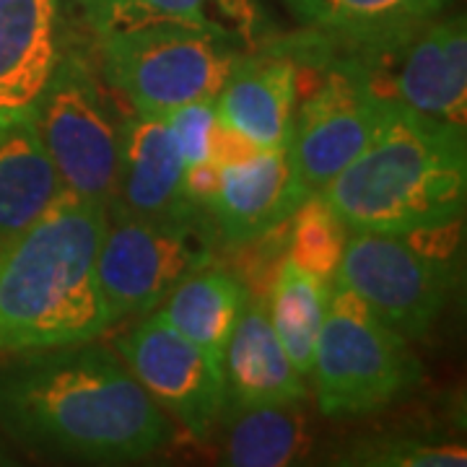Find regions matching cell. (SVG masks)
Returning <instances> with one entry per match:
<instances>
[{"label": "cell", "mask_w": 467, "mask_h": 467, "mask_svg": "<svg viewBox=\"0 0 467 467\" xmlns=\"http://www.w3.org/2000/svg\"><path fill=\"white\" fill-rule=\"evenodd\" d=\"M94 34L149 24H180L252 50L267 34L260 0H78Z\"/></svg>", "instance_id": "16"}, {"label": "cell", "mask_w": 467, "mask_h": 467, "mask_svg": "<svg viewBox=\"0 0 467 467\" xmlns=\"http://www.w3.org/2000/svg\"><path fill=\"white\" fill-rule=\"evenodd\" d=\"M301 70L315 73L317 84L299 88L294 128L285 143V159L299 202L322 192L353 164L374 143L395 107L343 67Z\"/></svg>", "instance_id": "9"}, {"label": "cell", "mask_w": 467, "mask_h": 467, "mask_svg": "<svg viewBox=\"0 0 467 467\" xmlns=\"http://www.w3.org/2000/svg\"><path fill=\"white\" fill-rule=\"evenodd\" d=\"M221 465L285 467L312 450V431L296 405L223 408Z\"/></svg>", "instance_id": "19"}, {"label": "cell", "mask_w": 467, "mask_h": 467, "mask_svg": "<svg viewBox=\"0 0 467 467\" xmlns=\"http://www.w3.org/2000/svg\"><path fill=\"white\" fill-rule=\"evenodd\" d=\"M450 0H285L301 26L330 34L392 32L436 18Z\"/></svg>", "instance_id": "21"}, {"label": "cell", "mask_w": 467, "mask_h": 467, "mask_svg": "<svg viewBox=\"0 0 467 467\" xmlns=\"http://www.w3.org/2000/svg\"><path fill=\"white\" fill-rule=\"evenodd\" d=\"M221 125L257 150H284L299 104V67L267 39L247 50L216 94Z\"/></svg>", "instance_id": "11"}, {"label": "cell", "mask_w": 467, "mask_h": 467, "mask_svg": "<svg viewBox=\"0 0 467 467\" xmlns=\"http://www.w3.org/2000/svg\"><path fill=\"white\" fill-rule=\"evenodd\" d=\"M335 465L353 467H465V444L429 434H368L335 454Z\"/></svg>", "instance_id": "23"}, {"label": "cell", "mask_w": 467, "mask_h": 467, "mask_svg": "<svg viewBox=\"0 0 467 467\" xmlns=\"http://www.w3.org/2000/svg\"><path fill=\"white\" fill-rule=\"evenodd\" d=\"M34 125L66 190L109 208L115 198L122 115L101 78L97 57L81 45L57 52L34 104Z\"/></svg>", "instance_id": "7"}, {"label": "cell", "mask_w": 467, "mask_h": 467, "mask_svg": "<svg viewBox=\"0 0 467 467\" xmlns=\"http://www.w3.org/2000/svg\"><path fill=\"white\" fill-rule=\"evenodd\" d=\"M309 377L319 413L348 420L408 400L423 384V367L408 337L377 317L350 288L333 284Z\"/></svg>", "instance_id": "5"}, {"label": "cell", "mask_w": 467, "mask_h": 467, "mask_svg": "<svg viewBox=\"0 0 467 467\" xmlns=\"http://www.w3.org/2000/svg\"><path fill=\"white\" fill-rule=\"evenodd\" d=\"M104 84L128 107L164 117L198 99H216L244 47L180 24L94 34Z\"/></svg>", "instance_id": "6"}, {"label": "cell", "mask_w": 467, "mask_h": 467, "mask_svg": "<svg viewBox=\"0 0 467 467\" xmlns=\"http://www.w3.org/2000/svg\"><path fill=\"white\" fill-rule=\"evenodd\" d=\"M462 221L416 232H350L333 284L408 340L431 333L460 284Z\"/></svg>", "instance_id": "4"}, {"label": "cell", "mask_w": 467, "mask_h": 467, "mask_svg": "<svg viewBox=\"0 0 467 467\" xmlns=\"http://www.w3.org/2000/svg\"><path fill=\"white\" fill-rule=\"evenodd\" d=\"M107 205L63 190L0 242V356L97 340L112 330L97 281Z\"/></svg>", "instance_id": "2"}, {"label": "cell", "mask_w": 467, "mask_h": 467, "mask_svg": "<svg viewBox=\"0 0 467 467\" xmlns=\"http://www.w3.org/2000/svg\"><path fill=\"white\" fill-rule=\"evenodd\" d=\"M0 426L32 450L97 465L149 460L174 436L167 413L97 340L3 364Z\"/></svg>", "instance_id": "1"}, {"label": "cell", "mask_w": 467, "mask_h": 467, "mask_svg": "<svg viewBox=\"0 0 467 467\" xmlns=\"http://www.w3.org/2000/svg\"><path fill=\"white\" fill-rule=\"evenodd\" d=\"M3 462H8V460H5V451H3V447H0V465H3Z\"/></svg>", "instance_id": "25"}, {"label": "cell", "mask_w": 467, "mask_h": 467, "mask_svg": "<svg viewBox=\"0 0 467 467\" xmlns=\"http://www.w3.org/2000/svg\"><path fill=\"white\" fill-rule=\"evenodd\" d=\"M322 198L348 234H400L462 221L465 128L395 104L374 143L322 190Z\"/></svg>", "instance_id": "3"}, {"label": "cell", "mask_w": 467, "mask_h": 467, "mask_svg": "<svg viewBox=\"0 0 467 467\" xmlns=\"http://www.w3.org/2000/svg\"><path fill=\"white\" fill-rule=\"evenodd\" d=\"M346 239L348 229L325 202L322 192L304 198L284 223L285 257L330 284L346 250Z\"/></svg>", "instance_id": "22"}, {"label": "cell", "mask_w": 467, "mask_h": 467, "mask_svg": "<svg viewBox=\"0 0 467 467\" xmlns=\"http://www.w3.org/2000/svg\"><path fill=\"white\" fill-rule=\"evenodd\" d=\"M223 408L296 405L306 400V379L285 356L267 315V296L250 294L223 353Z\"/></svg>", "instance_id": "14"}, {"label": "cell", "mask_w": 467, "mask_h": 467, "mask_svg": "<svg viewBox=\"0 0 467 467\" xmlns=\"http://www.w3.org/2000/svg\"><path fill=\"white\" fill-rule=\"evenodd\" d=\"M63 190L34 112L0 130V242L34 223Z\"/></svg>", "instance_id": "18"}, {"label": "cell", "mask_w": 467, "mask_h": 467, "mask_svg": "<svg viewBox=\"0 0 467 467\" xmlns=\"http://www.w3.org/2000/svg\"><path fill=\"white\" fill-rule=\"evenodd\" d=\"M115 353L150 400L192 439L213 434L226 402V384L223 368L205 350L153 312L117 337Z\"/></svg>", "instance_id": "10"}, {"label": "cell", "mask_w": 467, "mask_h": 467, "mask_svg": "<svg viewBox=\"0 0 467 467\" xmlns=\"http://www.w3.org/2000/svg\"><path fill=\"white\" fill-rule=\"evenodd\" d=\"M109 208L143 218H187L205 213L184 192V161L167 119L128 107L119 125L115 198Z\"/></svg>", "instance_id": "12"}, {"label": "cell", "mask_w": 467, "mask_h": 467, "mask_svg": "<svg viewBox=\"0 0 467 467\" xmlns=\"http://www.w3.org/2000/svg\"><path fill=\"white\" fill-rule=\"evenodd\" d=\"M164 119L180 146L184 171L198 167H218V146H221L223 125L218 122L216 101H190L167 112Z\"/></svg>", "instance_id": "24"}, {"label": "cell", "mask_w": 467, "mask_h": 467, "mask_svg": "<svg viewBox=\"0 0 467 467\" xmlns=\"http://www.w3.org/2000/svg\"><path fill=\"white\" fill-rule=\"evenodd\" d=\"M299 205L284 150H254L218 169V184L205 202V216L218 247L244 250L278 229Z\"/></svg>", "instance_id": "13"}, {"label": "cell", "mask_w": 467, "mask_h": 467, "mask_svg": "<svg viewBox=\"0 0 467 467\" xmlns=\"http://www.w3.org/2000/svg\"><path fill=\"white\" fill-rule=\"evenodd\" d=\"M57 52V0H0V130L32 115Z\"/></svg>", "instance_id": "15"}, {"label": "cell", "mask_w": 467, "mask_h": 467, "mask_svg": "<svg viewBox=\"0 0 467 467\" xmlns=\"http://www.w3.org/2000/svg\"><path fill=\"white\" fill-rule=\"evenodd\" d=\"M216 234L205 213L143 218L107 208L97 281L109 322L150 315L190 273L216 263Z\"/></svg>", "instance_id": "8"}, {"label": "cell", "mask_w": 467, "mask_h": 467, "mask_svg": "<svg viewBox=\"0 0 467 467\" xmlns=\"http://www.w3.org/2000/svg\"><path fill=\"white\" fill-rule=\"evenodd\" d=\"M330 288H333L330 281L301 270L284 254L267 291L270 322L275 327L278 340L284 343L285 356L291 358L294 368L304 379L312 374L317 337L330 301Z\"/></svg>", "instance_id": "20"}, {"label": "cell", "mask_w": 467, "mask_h": 467, "mask_svg": "<svg viewBox=\"0 0 467 467\" xmlns=\"http://www.w3.org/2000/svg\"><path fill=\"white\" fill-rule=\"evenodd\" d=\"M247 296L250 291L239 273L213 263L190 273L153 312L223 368V353Z\"/></svg>", "instance_id": "17"}]
</instances>
